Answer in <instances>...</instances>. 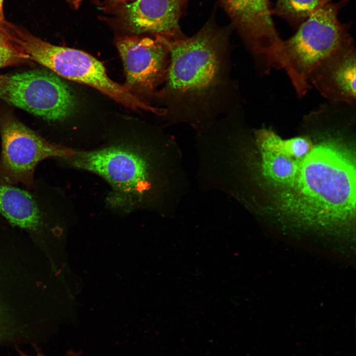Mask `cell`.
Instances as JSON below:
<instances>
[{
    "mask_svg": "<svg viewBox=\"0 0 356 356\" xmlns=\"http://www.w3.org/2000/svg\"><path fill=\"white\" fill-rule=\"evenodd\" d=\"M0 98L49 122H61L77 102L69 86L50 70L0 75Z\"/></svg>",
    "mask_w": 356,
    "mask_h": 356,
    "instance_id": "cell-5",
    "label": "cell"
},
{
    "mask_svg": "<svg viewBox=\"0 0 356 356\" xmlns=\"http://www.w3.org/2000/svg\"><path fill=\"white\" fill-rule=\"evenodd\" d=\"M71 7L75 9L79 8L83 0H65Z\"/></svg>",
    "mask_w": 356,
    "mask_h": 356,
    "instance_id": "cell-19",
    "label": "cell"
},
{
    "mask_svg": "<svg viewBox=\"0 0 356 356\" xmlns=\"http://www.w3.org/2000/svg\"><path fill=\"white\" fill-rule=\"evenodd\" d=\"M347 0L329 3L313 13L283 43V70L299 97L311 86L309 76L322 61L352 39L350 24L338 19L340 9Z\"/></svg>",
    "mask_w": 356,
    "mask_h": 356,
    "instance_id": "cell-4",
    "label": "cell"
},
{
    "mask_svg": "<svg viewBox=\"0 0 356 356\" xmlns=\"http://www.w3.org/2000/svg\"><path fill=\"white\" fill-rule=\"evenodd\" d=\"M116 44L126 75L124 86L133 93L154 92L166 80L170 51L165 38L126 36L119 37Z\"/></svg>",
    "mask_w": 356,
    "mask_h": 356,
    "instance_id": "cell-9",
    "label": "cell"
},
{
    "mask_svg": "<svg viewBox=\"0 0 356 356\" xmlns=\"http://www.w3.org/2000/svg\"><path fill=\"white\" fill-rule=\"evenodd\" d=\"M260 150L263 172L266 178L282 188L291 184L298 175L300 159L273 151Z\"/></svg>",
    "mask_w": 356,
    "mask_h": 356,
    "instance_id": "cell-12",
    "label": "cell"
},
{
    "mask_svg": "<svg viewBox=\"0 0 356 356\" xmlns=\"http://www.w3.org/2000/svg\"><path fill=\"white\" fill-rule=\"evenodd\" d=\"M224 37L209 25L189 38H165L170 51L166 91L194 101L218 87L222 80Z\"/></svg>",
    "mask_w": 356,
    "mask_h": 356,
    "instance_id": "cell-2",
    "label": "cell"
},
{
    "mask_svg": "<svg viewBox=\"0 0 356 356\" xmlns=\"http://www.w3.org/2000/svg\"><path fill=\"white\" fill-rule=\"evenodd\" d=\"M129 0H104L103 8L106 10L114 8L118 5Z\"/></svg>",
    "mask_w": 356,
    "mask_h": 356,
    "instance_id": "cell-17",
    "label": "cell"
},
{
    "mask_svg": "<svg viewBox=\"0 0 356 356\" xmlns=\"http://www.w3.org/2000/svg\"><path fill=\"white\" fill-rule=\"evenodd\" d=\"M17 351L20 356H30L26 355L23 351L20 350L18 347H17ZM37 356H44L39 350L37 349ZM65 356H83L79 352H76L73 350L68 351Z\"/></svg>",
    "mask_w": 356,
    "mask_h": 356,
    "instance_id": "cell-18",
    "label": "cell"
},
{
    "mask_svg": "<svg viewBox=\"0 0 356 356\" xmlns=\"http://www.w3.org/2000/svg\"><path fill=\"white\" fill-rule=\"evenodd\" d=\"M7 316L6 313L0 307V344L9 338V320Z\"/></svg>",
    "mask_w": 356,
    "mask_h": 356,
    "instance_id": "cell-16",
    "label": "cell"
},
{
    "mask_svg": "<svg viewBox=\"0 0 356 356\" xmlns=\"http://www.w3.org/2000/svg\"><path fill=\"white\" fill-rule=\"evenodd\" d=\"M342 145L327 138L300 159L295 180L280 194L282 210L321 220L343 219L355 213V161Z\"/></svg>",
    "mask_w": 356,
    "mask_h": 356,
    "instance_id": "cell-1",
    "label": "cell"
},
{
    "mask_svg": "<svg viewBox=\"0 0 356 356\" xmlns=\"http://www.w3.org/2000/svg\"><path fill=\"white\" fill-rule=\"evenodd\" d=\"M92 2L96 4V5H99L100 4V0H91Z\"/></svg>",
    "mask_w": 356,
    "mask_h": 356,
    "instance_id": "cell-21",
    "label": "cell"
},
{
    "mask_svg": "<svg viewBox=\"0 0 356 356\" xmlns=\"http://www.w3.org/2000/svg\"><path fill=\"white\" fill-rule=\"evenodd\" d=\"M0 178L28 189L34 186L38 165L66 158L74 150L56 144L9 116L0 119Z\"/></svg>",
    "mask_w": 356,
    "mask_h": 356,
    "instance_id": "cell-6",
    "label": "cell"
},
{
    "mask_svg": "<svg viewBox=\"0 0 356 356\" xmlns=\"http://www.w3.org/2000/svg\"><path fill=\"white\" fill-rule=\"evenodd\" d=\"M356 50L351 39L311 73L309 83L328 103L356 105Z\"/></svg>",
    "mask_w": 356,
    "mask_h": 356,
    "instance_id": "cell-10",
    "label": "cell"
},
{
    "mask_svg": "<svg viewBox=\"0 0 356 356\" xmlns=\"http://www.w3.org/2000/svg\"><path fill=\"white\" fill-rule=\"evenodd\" d=\"M264 145L266 150L296 159L304 158L313 146L307 137L300 136L283 140L273 132L267 135Z\"/></svg>",
    "mask_w": 356,
    "mask_h": 356,
    "instance_id": "cell-14",
    "label": "cell"
},
{
    "mask_svg": "<svg viewBox=\"0 0 356 356\" xmlns=\"http://www.w3.org/2000/svg\"><path fill=\"white\" fill-rule=\"evenodd\" d=\"M9 37L29 59L60 77L89 86L124 106L156 113L157 108L142 101L124 85L112 81L103 65L83 51L53 45L16 25Z\"/></svg>",
    "mask_w": 356,
    "mask_h": 356,
    "instance_id": "cell-3",
    "label": "cell"
},
{
    "mask_svg": "<svg viewBox=\"0 0 356 356\" xmlns=\"http://www.w3.org/2000/svg\"><path fill=\"white\" fill-rule=\"evenodd\" d=\"M3 1L4 0H0V23L5 20L3 10Z\"/></svg>",
    "mask_w": 356,
    "mask_h": 356,
    "instance_id": "cell-20",
    "label": "cell"
},
{
    "mask_svg": "<svg viewBox=\"0 0 356 356\" xmlns=\"http://www.w3.org/2000/svg\"><path fill=\"white\" fill-rule=\"evenodd\" d=\"M184 0H136L117 8L118 20L134 34L156 33L168 39L179 37L178 20Z\"/></svg>",
    "mask_w": 356,
    "mask_h": 356,
    "instance_id": "cell-11",
    "label": "cell"
},
{
    "mask_svg": "<svg viewBox=\"0 0 356 356\" xmlns=\"http://www.w3.org/2000/svg\"><path fill=\"white\" fill-rule=\"evenodd\" d=\"M261 71L281 69L283 40L274 26L269 0H220Z\"/></svg>",
    "mask_w": 356,
    "mask_h": 356,
    "instance_id": "cell-8",
    "label": "cell"
},
{
    "mask_svg": "<svg viewBox=\"0 0 356 356\" xmlns=\"http://www.w3.org/2000/svg\"><path fill=\"white\" fill-rule=\"evenodd\" d=\"M332 0H275L272 15L285 20L297 29L313 13Z\"/></svg>",
    "mask_w": 356,
    "mask_h": 356,
    "instance_id": "cell-13",
    "label": "cell"
},
{
    "mask_svg": "<svg viewBox=\"0 0 356 356\" xmlns=\"http://www.w3.org/2000/svg\"><path fill=\"white\" fill-rule=\"evenodd\" d=\"M70 210L63 192L43 178H36L31 189L0 178V215L18 227L33 233L48 232Z\"/></svg>",
    "mask_w": 356,
    "mask_h": 356,
    "instance_id": "cell-7",
    "label": "cell"
},
{
    "mask_svg": "<svg viewBox=\"0 0 356 356\" xmlns=\"http://www.w3.org/2000/svg\"><path fill=\"white\" fill-rule=\"evenodd\" d=\"M29 59L8 38L0 26V68L16 65Z\"/></svg>",
    "mask_w": 356,
    "mask_h": 356,
    "instance_id": "cell-15",
    "label": "cell"
}]
</instances>
